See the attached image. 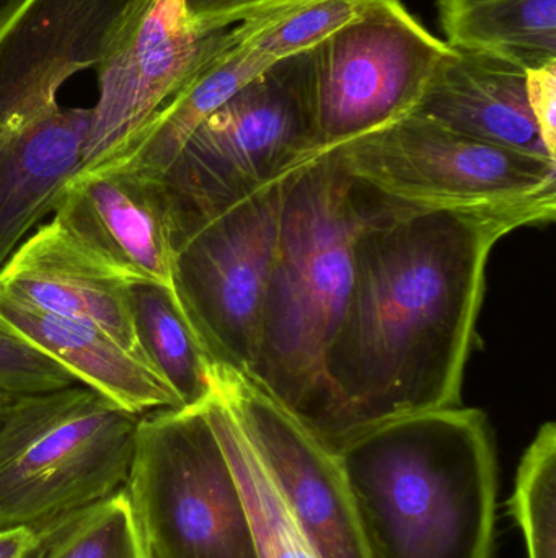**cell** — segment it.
<instances>
[{
	"label": "cell",
	"instance_id": "cell-20",
	"mask_svg": "<svg viewBox=\"0 0 556 558\" xmlns=\"http://www.w3.org/2000/svg\"><path fill=\"white\" fill-rule=\"evenodd\" d=\"M133 318L143 356L169 384L183 407L201 405L214 389L212 361L186 318L176 294L133 284Z\"/></svg>",
	"mask_w": 556,
	"mask_h": 558
},
{
	"label": "cell",
	"instance_id": "cell-3",
	"mask_svg": "<svg viewBox=\"0 0 556 558\" xmlns=\"http://www.w3.org/2000/svg\"><path fill=\"white\" fill-rule=\"evenodd\" d=\"M366 208L338 149L287 179L254 380L317 439L329 409L326 360L355 281Z\"/></svg>",
	"mask_w": 556,
	"mask_h": 558
},
{
	"label": "cell",
	"instance_id": "cell-21",
	"mask_svg": "<svg viewBox=\"0 0 556 558\" xmlns=\"http://www.w3.org/2000/svg\"><path fill=\"white\" fill-rule=\"evenodd\" d=\"M509 510L529 558H556V426H541L522 456Z\"/></svg>",
	"mask_w": 556,
	"mask_h": 558
},
{
	"label": "cell",
	"instance_id": "cell-16",
	"mask_svg": "<svg viewBox=\"0 0 556 558\" xmlns=\"http://www.w3.org/2000/svg\"><path fill=\"white\" fill-rule=\"evenodd\" d=\"M0 317L58 361L78 383L136 416L182 409L169 384L111 335L15 301L0 292Z\"/></svg>",
	"mask_w": 556,
	"mask_h": 558
},
{
	"label": "cell",
	"instance_id": "cell-14",
	"mask_svg": "<svg viewBox=\"0 0 556 558\" xmlns=\"http://www.w3.org/2000/svg\"><path fill=\"white\" fill-rule=\"evenodd\" d=\"M0 292L101 328L146 361L134 330L133 284L91 257L54 218L36 228L3 265Z\"/></svg>",
	"mask_w": 556,
	"mask_h": 558
},
{
	"label": "cell",
	"instance_id": "cell-6",
	"mask_svg": "<svg viewBox=\"0 0 556 558\" xmlns=\"http://www.w3.org/2000/svg\"><path fill=\"white\" fill-rule=\"evenodd\" d=\"M313 123L306 51L274 62L188 137L163 180L176 242L309 162Z\"/></svg>",
	"mask_w": 556,
	"mask_h": 558
},
{
	"label": "cell",
	"instance_id": "cell-11",
	"mask_svg": "<svg viewBox=\"0 0 556 558\" xmlns=\"http://www.w3.org/2000/svg\"><path fill=\"white\" fill-rule=\"evenodd\" d=\"M227 32L198 28L185 0H147L98 65L100 97L91 108L82 170L120 154L221 48Z\"/></svg>",
	"mask_w": 556,
	"mask_h": 558
},
{
	"label": "cell",
	"instance_id": "cell-27",
	"mask_svg": "<svg viewBox=\"0 0 556 558\" xmlns=\"http://www.w3.org/2000/svg\"><path fill=\"white\" fill-rule=\"evenodd\" d=\"M22 399V397H20ZM18 402V397L7 396V393H0V422L9 415L10 410L13 405Z\"/></svg>",
	"mask_w": 556,
	"mask_h": 558
},
{
	"label": "cell",
	"instance_id": "cell-24",
	"mask_svg": "<svg viewBox=\"0 0 556 558\" xmlns=\"http://www.w3.org/2000/svg\"><path fill=\"white\" fill-rule=\"evenodd\" d=\"M310 2L316 0H185V5L198 28L221 32L268 13Z\"/></svg>",
	"mask_w": 556,
	"mask_h": 558
},
{
	"label": "cell",
	"instance_id": "cell-25",
	"mask_svg": "<svg viewBox=\"0 0 556 558\" xmlns=\"http://www.w3.org/2000/svg\"><path fill=\"white\" fill-rule=\"evenodd\" d=\"M528 98L542 141L556 157V61L528 69Z\"/></svg>",
	"mask_w": 556,
	"mask_h": 558
},
{
	"label": "cell",
	"instance_id": "cell-22",
	"mask_svg": "<svg viewBox=\"0 0 556 558\" xmlns=\"http://www.w3.org/2000/svg\"><path fill=\"white\" fill-rule=\"evenodd\" d=\"M33 558H143L123 492L41 533Z\"/></svg>",
	"mask_w": 556,
	"mask_h": 558
},
{
	"label": "cell",
	"instance_id": "cell-4",
	"mask_svg": "<svg viewBox=\"0 0 556 558\" xmlns=\"http://www.w3.org/2000/svg\"><path fill=\"white\" fill-rule=\"evenodd\" d=\"M139 418L84 384L18 399L0 422V531L41 534L121 494Z\"/></svg>",
	"mask_w": 556,
	"mask_h": 558
},
{
	"label": "cell",
	"instance_id": "cell-1",
	"mask_svg": "<svg viewBox=\"0 0 556 558\" xmlns=\"http://www.w3.org/2000/svg\"><path fill=\"white\" fill-rule=\"evenodd\" d=\"M353 183V180H351ZM366 221L355 281L326 360L329 409L319 441L338 454L392 420L460 403L493 247L555 219L556 203L441 211L379 205Z\"/></svg>",
	"mask_w": 556,
	"mask_h": 558
},
{
	"label": "cell",
	"instance_id": "cell-28",
	"mask_svg": "<svg viewBox=\"0 0 556 558\" xmlns=\"http://www.w3.org/2000/svg\"><path fill=\"white\" fill-rule=\"evenodd\" d=\"M437 2H456V3H464V2H479V0H437Z\"/></svg>",
	"mask_w": 556,
	"mask_h": 558
},
{
	"label": "cell",
	"instance_id": "cell-29",
	"mask_svg": "<svg viewBox=\"0 0 556 558\" xmlns=\"http://www.w3.org/2000/svg\"><path fill=\"white\" fill-rule=\"evenodd\" d=\"M33 558V557H32Z\"/></svg>",
	"mask_w": 556,
	"mask_h": 558
},
{
	"label": "cell",
	"instance_id": "cell-9",
	"mask_svg": "<svg viewBox=\"0 0 556 558\" xmlns=\"http://www.w3.org/2000/svg\"><path fill=\"white\" fill-rule=\"evenodd\" d=\"M294 172V170H293ZM202 222L176 242V299L218 366L250 377L291 173Z\"/></svg>",
	"mask_w": 556,
	"mask_h": 558
},
{
	"label": "cell",
	"instance_id": "cell-12",
	"mask_svg": "<svg viewBox=\"0 0 556 558\" xmlns=\"http://www.w3.org/2000/svg\"><path fill=\"white\" fill-rule=\"evenodd\" d=\"M147 0H3L0 121L59 104L67 78L98 69Z\"/></svg>",
	"mask_w": 556,
	"mask_h": 558
},
{
	"label": "cell",
	"instance_id": "cell-15",
	"mask_svg": "<svg viewBox=\"0 0 556 558\" xmlns=\"http://www.w3.org/2000/svg\"><path fill=\"white\" fill-rule=\"evenodd\" d=\"M413 114L470 140L551 156L528 98V68L495 52H447Z\"/></svg>",
	"mask_w": 556,
	"mask_h": 558
},
{
	"label": "cell",
	"instance_id": "cell-19",
	"mask_svg": "<svg viewBox=\"0 0 556 558\" xmlns=\"http://www.w3.org/2000/svg\"><path fill=\"white\" fill-rule=\"evenodd\" d=\"M205 409L244 498L258 557L322 558L287 510L270 472L218 390L212 389Z\"/></svg>",
	"mask_w": 556,
	"mask_h": 558
},
{
	"label": "cell",
	"instance_id": "cell-8",
	"mask_svg": "<svg viewBox=\"0 0 556 558\" xmlns=\"http://www.w3.org/2000/svg\"><path fill=\"white\" fill-rule=\"evenodd\" d=\"M449 51L401 0H372L307 49L310 159L413 113Z\"/></svg>",
	"mask_w": 556,
	"mask_h": 558
},
{
	"label": "cell",
	"instance_id": "cell-2",
	"mask_svg": "<svg viewBox=\"0 0 556 558\" xmlns=\"http://www.w3.org/2000/svg\"><path fill=\"white\" fill-rule=\"evenodd\" d=\"M371 558H492L498 462L485 413L433 410L338 452Z\"/></svg>",
	"mask_w": 556,
	"mask_h": 558
},
{
	"label": "cell",
	"instance_id": "cell-18",
	"mask_svg": "<svg viewBox=\"0 0 556 558\" xmlns=\"http://www.w3.org/2000/svg\"><path fill=\"white\" fill-rule=\"evenodd\" d=\"M446 43L495 52L526 68L556 61V0L437 2Z\"/></svg>",
	"mask_w": 556,
	"mask_h": 558
},
{
	"label": "cell",
	"instance_id": "cell-5",
	"mask_svg": "<svg viewBox=\"0 0 556 558\" xmlns=\"http://www.w3.org/2000/svg\"><path fill=\"white\" fill-rule=\"evenodd\" d=\"M123 494L143 558H260L205 402L140 416Z\"/></svg>",
	"mask_w": 556,
	"mask_h": 558
},
{
	"label": "cell",
	"instance_id": "cell-10",
	"mask_svg": "<svg viewBox=\"0 0 556 558\" xmlns=\"http://www.w3.org/2000/svg\"><path fill=\"white\" fill-rule=\"evenodd\" d=\"M219 396L322 558H371L338 454L244 374L212 364Z\"/></svg>",
	"mask_w": 556,
	"mask_h": 558
},
{
	"label": "cell",
	"instance_id": "cell-23",
	"mask_svg": "<svg viewBox=\"0 0 556 558\" xmlns=\"http://www.w3.org/2000/svg\"><path fill=\"white\" fill-rule=\"evenodd\" d=\"M81 384L62 364L0 317V393L38 396Z\"/></svg>",
	"mask_w": 556,
	"mask_h": 558
},
{
	"label": "cell",
	"instance_id": "cell-26",
	"mask_svg": "<svg viewBox=\"0 0 556 558\" xmlns=\"http://www.w3.org/2000/svg\"><path fill=\"white\" fill-rule=\"evenodd\" d=\"M39 544L41 534L35 531H0V558H32Z\"/></svg>",
	"mask_w": 556,
	"mask_h": 558
},
{
	"label": "cell",
	"instance_id": "cell-13",
	"mask_svg": "<svg viewBox=\"0 0 556 558\" xmlns=\"http://www.w3.org/2000/svg\"><path fill=\"white\" fill-rule=\"evenodd\" d=\"M52 215L124 281L175 292V206L163 177L118 169L78 172Z\"/></svg>",
	"mask_w": 556,
	"mask_h": 558
},
{
	"label": "cell",
	"instance_id": "cell-7",
	"mask_svg": "<svg viewBox=\"0 0 556 558\" xmlns=\"http://www.w3.org/2000/svg\"><path fill=\"white\" fill-rule=\"evenodd\" d=\"M335 149L356 189L379 205L480 211L556 203V160L470 140L413 113Z\"/></svg>",
	"mask_w": 556,
	"mask_h": 558
},
{
	"label": "cell",
	"instance_id": "cell-17",
	"mask_svg": "<svg viewBox=\"0 0 556 558\" xmlns=\"http://www.w3.org/2000/svg\"><path fill=\"white\" fill-rule=\"evenodd\" d=\"M274 62L255 46L248 23L232 26L221 48L150 118L136 137L98 169L163 177L196 128ZM82 170V172H90Z\"/></svg>",
	"mask_w": 556,
	"mask_h": 558
}]
</instances>
